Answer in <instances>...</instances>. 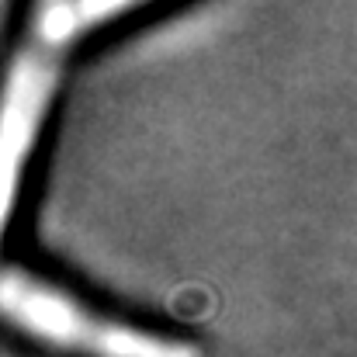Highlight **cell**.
Returning a JSON list of instances; mask_svg holds the SVG:
<instances>
[{"instance_id": "obj_1", "label": "cell", "mask_w": 357, "mask_h": 357, "mask_svg": "<svg viewBox=\"0 0 357 357\" xmlns=\"http://www.w3.org/2000/svg\"><path fill=\"white\" fill-rule=\"evenodd\" d=\"M128 3H45L35 14V35L17 52L3 98V212H14L17 181L35 132L56 87V63L63 49L94 21L115 17Z\"/></svg>"}, {"instance_id": "obj_2", "label": "cell", "mask_w": 357, "mask_h": 357, "mask_svg": "<svg viewBox=\"0 0 357 357\" xmlns=\"http://www.w3.org/2000/svg\"><path fill=\"white\" fill-rule=\"evenodd\" d=\"M3 312L28 337L80 357H202L191 344L98 316L66 291L17 267H7L3 274Z\"/></svg>"}]
</instances>
